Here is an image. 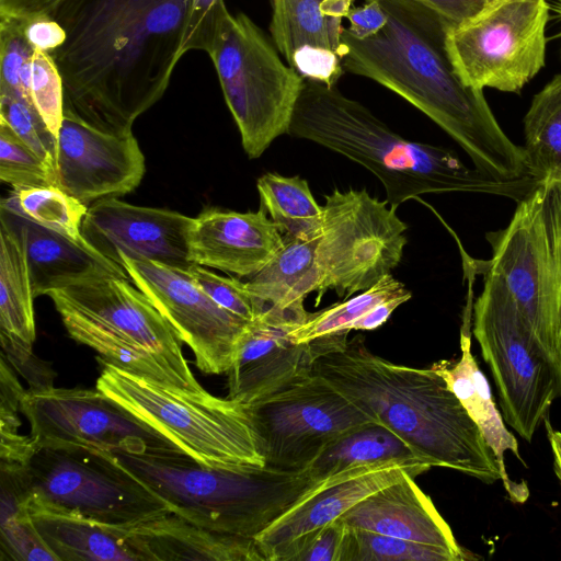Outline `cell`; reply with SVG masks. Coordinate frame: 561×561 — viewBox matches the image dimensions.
I'll return each instance as SVG.
<instances>
[{"instance_id":"cell-1","label":"cell","mask_w":561,"mask_h":561,"mask_svg":"<svg viewBox=\"0 0 561 561\" xmlns=\"http://www.w3.org/2000/svg\"><path fill=\"white\" fill-rule=\"evenodd\" d=\"M190 0H67L56 19L65 43L51 51L65 112L107 133L135 121L167 91L181 59Z\"/></svg>"},{"instance_id":"cell-2","label":"cell","mask_w":561,"mask_h":561,"mask_svg":"<svg viewBox=\"0 0 561 561\" xmlns=\"http://www.w3.org/2000/svg\"><path fill=\"white\" fill-rule=\"evenodd\" d=\"M387 23L357 39L342 34L344 70L369 78L411 103L444 129L476 168L501 180L531 176L524 147L495 119L483 90L456 75L446 46L449 24L414 0H378Z\"/></svg>"},{"instance_id":"cell-3","label":"cell","mask_w":561,"mask_h":561,"mask_svg":"<svg viewBox=\"0 0 561 561\" xmlns=\"http://www.w3.org/2000/svg\"><path fill=\"white\" fill-rule=\"evenodd\" d=\"M313 374L399 436L431 467L485 483L502 479L479 427L432 366L414 368L373 354L360 337L317 358Z\"/></svg>"},{"instance_id":"cell-4","label":"cell","mask_w":561,"mask_h":561,"mask_svg":"<svg viewBox=\"0 0 561 561\" xmlns=\"http://www.w3.org/2000/svg\"><path fill=\"white\" fill-rule=\"evenodd\" d=\"M288 135L312 141L363 165L382 183L397 208L428 193L470 192L523 199L533 176L501 180L466 165L454 151L404 139L335 87L305 80Z\"/></svg>"},{"instance_id":"cell-5","label":"cell","mask_w":561,"mask_h":561,"mask_svg":"<svg viewBox=\"0 0 561 561\" xmlns=\"http://www.w3.org/2000/svg\"><path fill=\"white\" fill-rule=\"evenodd\" d=\"M320 226L306 237L286 240L274 260L244 282L264 307L286 306L331 289L350 297L394 270L408 242V226L387 201L366 190L325 195Z\"/></svg>"},{"instance_id":"cell-6","label":"cell","mask_w":561,"mask_h":561,"mask_svg":"<svg viewBox=\"0 0 561 561\" xmlns=\"http://www.w3.org/2000/svg\"><path fill=\"white\" fill-rule=\"evenodd\" d=\"M111 454L171 513L198 527L247 538H255L322 480L310 468L228 469L203 465L185 453Z\"/></svg>"},{"instance_id":"cell-7","label":"cell","mask_w":561,"mask_h":561,"mask_svg":"<svg viewBox=\"0 0 561 561\" xmlns=\"http://www.w3.org/2000/svg\"><path fill=\"white\" fill-rule=\"evenodd\" d=\"M129 278L104 275L47 293L76 342L128 373L195 392L204 391L182 352V341Z\"/></svg>"},{"instance_id":"cell-8","label":"cell","mask_w":561,"mask_h":561,"mask_svg":"<svg viewBox=\"0 0 561 561\" xmlns=\"http://www.w3.org/2000/svg\"><path fill=\"white\" fill-rule=\"evenodd\" d=\"M99 362L96 388L194 460L228 469L266 466L263 445L247 405Z\"/></svg>"},{"instance_id":"cell-9","label":"cell","mask_w":561,"mask_h":561,"mask_svg":"<svg viewBox=\"0 0 561 561\" xmlns=\"http://www.w3.org/2000/svg\"><path fill=\"white\" fill-rule=\"evenodd\" d=\"M14 470L28 510L133 527L171 513L168 505L108 451L35 446Z\"/></svg>"},{"instance_id":"cell-10","label":"cell","mask_w":561,"mask_h":561,"mask_svg":"<svg viewBox=\"0 0 561 561\" xmlns=\"http://www.w3.org/2000/svg\"><path fill=\"white\" fill-rule=\"evenodd\" d=\"M206 53L243 150L256 159L276 138L288 134L305 79L282 61L263 31L244 13L224 12Z\"/></svg>"},{"instance_id":"cell-11","label":"cell","mask_w":561,"mask_h":561,"mask_svg":"<svg viewBox=\"0 0 561 561\" xmlns=\"http://www.w3.org/2000/svg\"><path fill=\"white\" fill-rule=\"evenodd\" d=\"M504 229L486 234L488 272L505 285L558 362L561 348V182H542L517 202Z\"/></svg>"},{"instance_id":"cell-12","label":"cell","mask_w":561,"mask_h":561,"mask_svg":"<svg viewBox=\"0 0 561 561\" xmlns=\"http://www.w3.org/2000/svg\"><path fill=\"white\" fill-rule=\"evenodd\" d=\"M472 332L489 365L505 422L530 442L561 396L558 362L546 351L503 282L485 272Z\"/></svg>"},{"instance_id":"cell-13","label":"cell","mask_w":561,"mask_h":561,"mask_svg":"<svg viewBox=\"0 0 561 561\" xmlns=\"http://www.w3.org/2000/svg\"><path fill=\"white\" fill-rule=\"evenodd\" d=\"M547 0H494L446 31L453 68L467 87L519 93L546 65Z\"/></svg>"},{"instance_id":"cell-14","label":"cell","mask_w":561,"mask_h":561,"mask_svg":"<svg viewBox=\"0 0 561 561\" xmlns=\"http://www.w3.org/2000/svg\"><path fill=\"white\" fill-rule=\"evenodd\" d=\"M247 407L261 438L266 466L279 470L306 469L344 436L379 424L313 371Z\"/></svg>"},{"instance_id":"cell-15","label":"cell","mask_w":561,"mask_h":561,"mask_svg":"<svg viewBox=\"0 0 561 561\" xmlns=\"http://www.w3.org/2000/svg\"><path fill=\"white\" fill-rule=\"evenodd\" d=\"M21 413L28 421L35 446L183 453L98 388H30L22 399Z\"/></svg>"},{"instance_id":"cell-16","label":"cell","mask_w":561,"mask_h":561,"mask_svg":"<svg viewBox=\"0 0 561 561\" xmlns=\"http://www.w3.org/2000/svg\"><path fill=\"white\" fill-rule=\"evenodd\" d=\"M117 263L168 320L205 374L227 373L249 321L213 300L188 271L118 254Z\"/></svg>"},{"instance_id":"cell-17","label":"cell","mask_w":561,"mask_h":561,"mask_svg":"<svg viewBox=\"0 0 561 561\" xmlns=\"http://www.w3.org/2000/svg\"><path fill=\"white\" fill-rule=\"evenodd\" d=\"M305 300L266 306L242 334L228 375V398L244 405L262 401L309 377L319 356L347 341L340 333L296 343L290 332L310 316Z\"/></svg>"},{"instance_id":"cell-18","label":"cell","mask_w":561,"mask_h":561,"mask_svg":"<svg viewBox=\"0 0 561 561\" xmlns=\"http://www.w3.org/2000/svg\"><path fill=\"white\" fill-rule=\"evenodd\" d=\"M145 172V157L133 133H107L65 112L57 139L58 188L89 205L133 192Z\"/></svg>"},{"instance_id":"cell-19","label":"cell","mask_w":561,"mask_h":561,"mask_svg":"<svg viewBox=\"0 0 561 561\" xmlns=\"http://www.w3.org/2000/svg\"><path fill=\"white\" fill-rule=\"evenodd\" d=\"M431 467L400 460L353 466L323 478L254 539L265 561H293L306 539L342 517L405 472L415 478Z\"/></svg>"},{"instance_id":"cell-20","label":"cell","mask_w":561,"mask_h":561,"mask_svg":"<svg viewBox=\"0 0 561 561\" xmlns=\"http://www.w3.org/2000/svg\"><path fill=\"white\" fill-rule=\"evenodd\" d=\"M192 217L156 207L128 204L117 197L89 206L81 231L100 254L117 263L118 254L187 271V233ZM118 264V263H117Z\"/></svg>"},{"instance_id":"cell-21","label":"cell","mask_w":561,"mask_h":561,"mask_svg":"<svg viewBox=\"0 0 561 561\" xmlns=\"http://www.w3.org/2000/svg\"><path fill=\"white\" fill-rule=\"evenodd\" d=\"M353 0H272L270 33L302 79L334 87L344 73L342 19Z\"/></svg>"},{"instance_id":"cell-22","label":"cell","mask_w":561,"mask_h":561,"mask_svg":"<svg viewBox=\"0 0 561 561\" xmlns=\"http://www.w3.org/2000/svg\"><path fill=\"white\" fill-rule=\"evenodd\" d=\"M187 244L193 264L250 278L274 260L284 238L261 207L247 213L206 208L192 219Z\"/></svg>"},{"instance_id":"cell-23","label":"cell","mask_w":561,"mask_h":561,"mask_svg":"<svg viewBox=\"0 0 561 561\" xmlns=\"http://www.w3.org/2000/svg\"><path fill=\"white\" fill-rule=\"evenodd\" d=\"M340 518L352 528L445 549L458 561L476 559L458 545L449 525L409 472L362 500Z\"/></svg>"},{"instance_id":"cell-24","label":"cell","mask_w":561,"mask_h":561,"mask_svg":"<svg viewBox=\"0 0 561 561\" xmlns=\"http://www.w3.org/2000/svg\"><path fill=\"white\" fill-rule=\"evenodd\" d=\"M0 218L14 225L24 238L35 298L89 277L115 275L129 278L119 264L90 244L77 243L3 206H0Z\"/></svg>"},{"instance_id":"cell-25","label":"cell","mask_w":561,"mask_h":561,"mask_svg":"<svg viewBox=\"0 0 561 561\" xmlns=\"http://www.w3.org/2000/svg\"><path fill=\"white\" fill-rule=\"evenodd\" d=\"M142 561H265L254 538L224 535L169 513L126 527Z\"/></svg>"},{"instance_id":"cell-26","label":"cell","mask_w":561,"mask_h":561,"mask_svg":"<svg viewBox=\"0 0 561 561\" xmlns=\"http://www.w3.org/2000/svg\"><path fill=\"white\" fill-rule=\"evenodd\" d=\"M461 356L459 360H439L432 367L443 376L449 389L463 405L479 427L486 444L493 450L502 474V483L511 501L524 503L529 491L526 482L513 481L506 471L504 456L512 453L520 461L518 443L506 428L493 400L486 377L471 353L470 317H466L460 334Z\"/></svg>"},{"instance_id":"cell-27","label":"cell","mask_w":561,"mask_h":561,"mask_svg":"<svg viewBox=\"0 0 561 561\" xmlns=\"http://www.w3.org/2000/svg\"><path fill=\"white\" fill-rule=\"evenodd\" d=\"M34 293L21 231L0 218V337L8 357L33 354Z\"/></svg>"},{"instance_id":"cell-28","label":"cell","mask_w":561,"mask_h":561,"mask_svg":"<svg viewBox=\"0 0 561 561\" xmlns=\"http://www.w3.org/2000/svg\"><path fill=\"white\" fill-rule=\"evenodd\" d=\"M30 513L58 561H142L128 541L126 527L38 508Z\"/></svg>"},{"instance_id":"cell-29","label":"cell","mask_w":561,"mask_h":561,"mask_svg":"<svg viewBox=\"0 0 561 561\" xmlns=\"http://www.w3.org/2000/svg\"><path fill=\"white\" fill-rule=\"evenodd\" d=\"M524 134L530 175L539 183L561 182V73L534 95Z\"/></svg>"},{"instance_id":"cell-30","label":"cell","mask_w":561,"mask_h":561,"mask_svg":"<svg viewBox=\"0 0 561 561\" xmlns=\"http://www.w3.org/2000/svg\"><path fill=\"white\" fill-rule=\"evenodd\" d=\"M389 460L430 466L393 432L381 424H373L344 436L320 454L308 468L320 480L353 466Z\"/></svg>"},{"instance_id":"cell-31","label":"cell","mask_w":561,"mask_h":561,"mask_svg":"<svg viewBox=\"0 0 561 561\" xmlns=\"http://www.w3.org/2000/svg\"><path fill=\"white\" fill-rule=\"evenodd\" d=\"M261 208L270 216L284 241L306 237L316 230L323 217L306 180L268 172L256 181Z\"/></svg>"},{"instance_id":"cell-32","label":"cell","mask_w":561,"mask_h":561,"mask_svg":"<svg viewBox=\"0 0 561 561\" xmlns=\"http://www.w3.org/2000/svg\"><path fill=\"white\" fill-rule=\"evenodd\" d=\"M0 206L77 243L89 244L81 231L88 205L57 186L13 188L7 197L1 199Z\"/></svg>"},{"instance_id":"cell-33","label":"cell","mask_w":561,"mask_h":561,"mask_svg":"<svg viewBox=\"0 0 561 561\" xmlns=\"http://www.w3.org/2000/svg\"><path fill=\"white\" fill-rule=\"evenodd\" d=\"M1 561H58L39 536L14 479L1 473Z\"/></svg>"},{"instance_id":"cell-34","label":"cell","mask_w":561,"mask_h":561,"mask_svg":"<svg viewBox=\"0 0 561 561\" xmlns=\"http://www.w3.org/2000/svg\"><path fill=\"white\" fill-rule=\"evenodd\" d=\"M408 291L391 273L376 284L343 302L329 306L291 330L296 343H307L328 335L348 333L350 327L380 302Z\"/></svg>"},{"instance_id":"cell-35","label":"cell","mask_w":561,"mask_h":561,"mask_svg":"<svg viewBox=\"0 0 561 561\" xmlns=\"http://www.w3.org/2000/svg\"><path fill=\"white\" fill-rule=\"evenodd\" d=\"M344 561H458V559L451 552L435 546L350 527Z\"/></svg>"},{"instance_id":"cell-36","label":"cell","mask_w":561,"mask_h":561,"mask_svg":"<svg viewBox=\"0 0 561 561\" xmlns=\"http://www.w3.org/2000/svg\"><path fill=\"white\" fill-rule=\"evenodd\" d=\"M23 20L0 16V94L33 105L30 95L34 48L23 33Z\"/></svg>"},{"instance_id":"cell-37","label":"cell","mask_w":561,"mask_h":561,"mask_svg":"<svg viewBox=\"0 0 561 561\" xmlns=\"http://www.w3.org/2000/svg\"><path fill=\"white\" fill-rule=\"evenodd\" d=\"M0 180L13 188L56 186L55 170L0 119Z\"/></svg>"},{"instance_id":"cell-38","label":"cell","mask_w":561,"mask_h":561,"mask_svg":"<svg viewBox=\"0 0 561 561\" xmlns=\"http://www.w3.org/2000/svg\"><path fill=\"white\" fill-rule=\"evenodd\" d=\"M30 95L48 129L58 139L65 115V88L50 53L35 48L31 65Z\"/></svg>"},{"instance_id":"cell-39","label":"cell","mask_w":561,"mask_h":561,"mask_svg":"<svg viewBox=\"0 0 561 561\" xmlns=\"http://www.w3.org/2000/svg\"><path fill=\"white\" fill-rule=\"evenodd\" d=\"M0 119L56 171L57 139L35 107L15 96L0 94Z\"/></svg>"},{"instance_id":"cell-40","label":"cell","mask_w":561,"mask_h":561,"mask_svg":"<svg viewBox=\"0 0 561 561\" xmlns=\"http://www.w3.org/2000/svg\"><path fill=\"white\" fill-rule=\"evenodd\" d=\"M187 271L213 300L249 322L253 321L265 308L247 290L244 282L238 278L219 276L197 264H192Z\"/></svg>"},{"instance_id":"cell-41","label":"cell","mask_w":561,"mask_h":561,"mask_svg":"<svg viewBox=\"0 0 561 561\" xmlns=\"http://www.w3.org/2000/svg\"><path fill=\"white\" fill-rule=\"evenodd\" d=\"M226 10L224 0H190L180 46L181 57L190 50L207 51Z\"/></svg>"},{"instance_id":"cell-42","label":"cell","mask_w":561,"mask_h":561,"mask_svg":"<svg viewBox=\"0 0 561 561\" xmlns=\"http://www.w3.org/2000/svg\"><path fill=\"white\" fill-rule=\"evenodd\" d=\"M25 391L2 353L0 364V438L2 444L16 442L24 436L19 433L21 426L19 411H21Z\"/></svg>"},{"instance_id":"cell-43","label":"cell","mask_w":561,"mask_h":561,"mask_svg":"<svg viewBox=\"0 0 561 561\" xmlns=\"http://www.w3.org/2000/svg\"><path fill=\"white\" fill-rule=\"evenodd\" d=\"M350 527L337 518L304 542L293 561H344Z\"/></svg>"},{"instance_id":"cell-44","label":"cell","mask_w":561,"mask_h":561,"mask_svg":"<svg viewBox=\"0 0 561 561\" xmlns=\"http://www.w3.org/2000/svg\"><path fill=\"white\" fill-rule=\"evenodd\" d=\"M23 21L24 36L34 49L51 53L66 41L65 28L51 16L38 15Z\"/></svg>"},{"instance_id":"cell-45","label":"cell","mask_w":561,"mask_h":561,"mask_svg":"<svg viewBox=\"0 0 561 561\" xmlns=\"http://www.w3.org/2000/svg\"><path fill=\"white\" fill-rule=\"evenodd\" d=\"M346 18L350 27L344 31L357 39L370 37L387 23V13L378 0H365L363 5L351 8Z\"/></svg>"},{"instance_id":"cell-46","label":"cell","mask_w":561,"mask_h":561,"mask_svg":"<svg viewBox=\"0 0 561 561\" xmlns=\"http://www.w3.org/2000/svg\"><path fill=\"white\" fill-rule=\"evenodd\" d=\"M438 14L449 26L459 25L484 10L494 0H414Z\"/></svg>"},{"instance_id":"cell-47","label":"cell","mask_w":561,"mask_h":561,"mask_svg":"<svg viewBox=\"0 0 561 561\" xmlns=\"http://www.w3.org/2000/svg\"><path fill=\"white\" fill-rule=\"evenodd\" d=\"M67 0H0V16L28 20L38 15L54 18Z\"/></svg>"},{"instance_id":"cell-48","label":"cell","mask_w":561,"mask_h":561,"mask_svg":"<svg viewBox=\"0 0 561 561\" xmlns=\"http://www.w3.org/2000/svg\"><path fill=\"white\" fill-rule=\"evenodd\" d=\"M412 294L410 290L397 295L394 297H391L376 307H374L371 310H369L365 316H363L360 319L355 321L351 327L350 331L352 330H375L382 325L389 317L392 314V312L402 304L407 302L411 298Z\"/></svg>"},{"instance_id":"cell-49","label":"cell","mask_w":561,"mask_h":561,"mask_svg":"<svg viewBox=\"0 0 561 561\" xmlns=\"http://www.w3.org/2000/svg\"><path fill=\"white\" fill-rule=\"evenodd\" d=\"M545 422L548 439L553 455L554 470L558 479L561 482V432L553 430L547 417L545 419Z\"/></svg>"},{"instance_id":"cell-50","label":"cell","mask_w":561,"mask_h":561,"mask_svg":"<svg viewBox=\"0 0 561 561\" xmlns=\"http://www.w3.org/2000/svg\"><path fill=\"white\" fill-rule=\"evenodd\" d=\"M561 20V0H558L556 9H554Z\"/></svg>"},{"instance_id":"cell-51","label":"cell","mask_w":561,"mask_h":561,"mask_svg":"<svg viewBox=\"0 0 561 561\" xmlns=\"http://www.w3.org/2000/svg\"><path fill=\"white\" fill-rule=\"evenodd\" d=\"M558 365H559V370H560V375H561V348H560V353H559Z\"/></svg>"}]
</instances>
